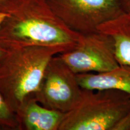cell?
<instances>
[{"instance_id": "cell-4", "label": "cell", "mask_w": 130, "mask_h": 130, "mask_svg": "<svg viewBox=\"0 0 130 130\" xmlns=\"http://www.w3.org/2000/svg\"><path fill=\"white\" fill-rule=\"evenodd\" d=\"M82 92L77 74L57 54L49 62L39 89L32 96L43 107L65 114L75 106Z\"/></svg>"}, {"instance_id": "cell-10", "label": "cell", "mask_w": 130, "mask_h": 130, "mask_svg": "<svg viewBox=\"0 0 130 130\" xmlns=\"http://www.w3.org/2000/svg\"><path fill=\"white\" fill-rule=\"evenodd\" d=\"M0 127L19 129L17 116L10 109L2 94L0 93Z\"/></svg>"}, {"instance_id": "cell-3", "label": "cell", "mask_w": 130, "mask_h": 130, "mask_svg": "<svg viewBox=\"0 0 130 130\" xmlns=\"http://www.w3.org/2000/svg\"><path fill=\"white\" fill-rule=\"evenodd\" d=\"M130 110V95L116 89H83L79 101L65 113L58 130H114Z\"/></svg>"}, {"instance_id": "cell-9", "label": "cell", "mask_w": 130, "mask_h": 130, "mask_svg": "<svg viewBox=\"0 0 130 130\" xmlns=\"http://www.w3.org/2000/svg\"><path fill=\"white\" fill-rule=\"evenodd\" d=\"M98 30L112 38L119 64L130 65V14L123 13L102 24Z\"/></svg>"}, {"instance_id": "cell-15", "label": "cell", "mask_w": 130, "mask_h": 130, "mask_svg": "<svg viewBox=\"0 0 130 130\" xmlns=\"http://www.w3.org/2000/svg\"><path fill=\"white\" fill-rule=\"evenodd\" d=\"M0 1H1V0H0Z\"/></svg>"}, {"instance_id": "cell-14", "label": "cell", "mask_w": 130, "mask_h": 130, "mask_svg": "<svg viewBox=\"0 0 130 130\" xmlns=\"http://www.w3.org/2000/svg\"><path fill=\"white\" fill-rule=\"evenodd\" d=\"M6 49L0 43V59H1V57H3V54H4L5 51H6Z\"/></svg>"}, {"instance_id": "cell-2", "label": "cell", "mask_w": 130, "mask_h": 130, "mask_svg": "<svg viewBox=\"0 0 130 130\" xmlns=\"http://www.w3.org/2000/svg\"><path fill=\"white\" fill-rule=\"evenodd\" d=\"M6 49L0 59V93L16 114L26 99L39 89L51 58L63 52L41 46Z\"/></svg>"}, {"instance_id": "cell-11", "label": "cell", "mask_w": 130, "mask_h": 130, "mask_svg": "<svg viewBox=\"0 0 130 130\" xmlns=\"http://www.w3.org/2000/svg\"><path fill=\"white\" fill-rule=\"evenodd\" d=\"M114 130H130V110L115 126Z\"/></svg>"}, {"instance_id": "cell-6", "label": "cell", "mask_w": 130, "mask_h": 130, "mask_svg": "<svg viewBox=\"0 0 130 130\" xmlns=\"http://www.w3.org/2000/svg\"><path fill=\"white\" fill-rule=\"evenodd\" d=\"M58 55L77 74L105 72L119 65L113 39L100 31L80 35L74 49Z\"/></svg>"}, {"instance_id": "cell-7", "label": "cell", "mask_w": 130, "mask_h": 130, "mask_svg": "<svg viewBox=\"0 0 130 130\" xmlns=\"http://www.w3.org/2000/svg\"><path fill=\"white\" fill-rule=\"evenodd\" d=\"M16 115L19 129L58 130L64 113L43 107L31 95L26 99Z\"/></svg>"}, {"instance_id": "cell-5", "label": "cell", "mask_w": 130, "mask_h": 130, "mask_svg": "<svg viewBox=\"0 0 130 130\" xmlns=\"http://www.w3.org/2000/svg\"><path fill=\"white\" fill-rule=\"evenodd\" d=\"M55 14L68 27L81 34L92 33L123 13L118 0H46Z\"/></svg>"}, {"instance_id": "cell-13", "label": "cell", "mask_w": 130, "mask_h": 130, "mask_svg": "<svg viewBox=\"0 0 130 130\" xmlns=\"http://www.w3.org/2000/svg\"><path fill=\"white\" fill-rule=\"evenodd\" d=\"M6 16H7V14L6 13L0 10V28H1V25H2L3 22H4L5 19H6Z\"/></svg>"}, {"instance_id": "cell-1", "label": "cell", "mask_w": 130, "mask_h": 130, "mask_svg": "<svg viewBox=\"0 0 130 130\" xmlns=\"http://www.w3.org/2000/svg\"><path fill=\"white\" fill-rule=\"evenodd\" d=\"M0 10L7 14L0 28V43L5 48L41 46L64 53L78 42L81 34L70 29L46 0H1Z\"/></svg>"}, {"instance_id": "cell-12", "label": "cell", "mask_w": 130, "mask_h": 130, "mask_svg": "<svg viewBox=\"0 0 130 130\" xmlns=\"http://www.w3.org/2000/svg\"><path fill=\"white\" fill-rule=\"evenodd\" d=\"M118 1L123 13L130 14V0H118Z\"/></svg>"}, {"instance_id": "cell-8", "label": "cell", "mask_w": 130, "mask_h": 130, "mask_svg": "<svg viewBox=\"0 0 130 130\" xmlns=\"http://www.w3.org/2000/svg\"><path fill=\"white\" fill-rule=\"evenodd\" d=\"M77 77L82 89H116L130 95L129 64H119L105 72L78 74Z\"/></svg>"}]
</instances>
